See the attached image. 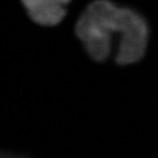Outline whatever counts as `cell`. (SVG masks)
I'll use <instances>...</instances> for the list:
<instances>
[{"mask_svg":"<svg viewBox=\"0 0 158 158\" xmlns=\"http://www.w3.org/2000/svg\"><path fill=\"white\" fill-rule=\"evenodd\" d=\"M73 32L94 61L130 65L146 55L151 28L135 8L112 0H92L78 15Z\"/></svg>","mask_w":158,"mask_h":158,"instance_id":"6da1fadb","label":"cell"},{"mask_svg":"<svg viewBox=\"0 0 158 158\" xmlns=\"http://www.w3.org/2000/svg\"><path fill=\"white\" fill-rule=\"evenodd\" d=\"M73 0H22L27 13L37 25L56 28L68 18Z\"/></svg>","mask_w":158,"mask_h":158,"instance_id":"7a4b0ae2","label":"cell"}]
</instances>
